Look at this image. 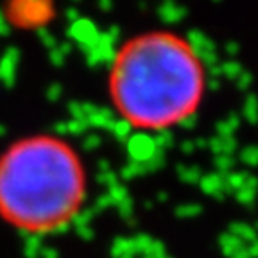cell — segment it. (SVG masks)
I'll return each instance as SVG.
<instances>
[{"label":"cell","mask_w":258,"mask_h":258,"mask_svg":"<svg viewBox=\"0 0 258 258\" xmlns=\"http://www.w3.org/2000/svg\"><path fill=\"white\" fill-rule=\"evenodd\" d=\"M206 67L179 32L153 29L125 40L108 70V95L118 117L135 131L161 133L199 111Z\"/></svg>","instance_id":"cell-1"},{"label":"cell","mask_w":258,"mask_h":258,"mask_svg":"<svg viewBox=\"0 0 258 258\" xmlns=\"http://www.w3.org/2000/svg\"><path fill=\"white\" fill-rule=\"evenodd\" d=\"M79 153L54 135H32L0 154V219L29 235L59 231L86 203Z\"/></svg>","instance_id":"cell-2"}]
</instances>
